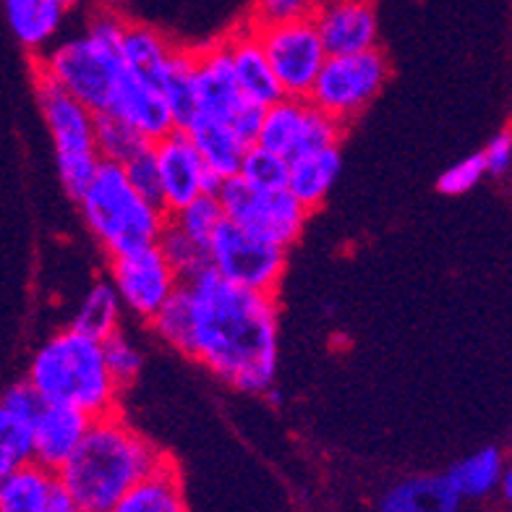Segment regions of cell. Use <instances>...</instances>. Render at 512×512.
<instances>
[{"label": "cell", "instance_id": "28", "mask_svg": "<svg viewBox=\"0 0 512 512\" xmlns=\"http://www.w3.org/2000/svg\"><path fill=\"white\" fill-rule=\"evenodd\" d=\"M173 53H176V45H170L160 32L144 27V24H128L121 45V58L123 66L131 74L142 76L157 87V81H160Z\"/></svg>", "mask_w": 512, "mask_h": 512}, {"label": "cell", "instance_id": "8", "mask_svg": "<svg viewBox=\"0 0 512 512\" xmlns=\"http://www.w3.org/2000/svg\"><path fill=\"white\" fill-rule=\"evenodd\" d=\"M217 199L223 204L228 223L249 230L251 236L277 243L283 249L298 241L309 217V209L288 189L259 191L241 176L223 181Z\"/></svg>", "mask_w": 512, "mask_h": 512}, {"label": "cell", "instance_id": "17", "mask_svg": "<svg viewBox=\"0 0 512 512\" xmlns=\"http://www.w3.org/2000/svg\"><path fill=\"white\" fill-rule=\"evenodd\" d=\"M92 421L95 418L89 413L71 405H42L37 434H34V463L45 465L53 473L61 471L63 465L74 458L81 442L87 439Z\"/></svg>", "mask_w": 512, "mask_h": 512}, {"label": "cell", "instance_id": "7", "mask_svg": "<svg viewBox=\"0 0 512 512\" xmlns=\"http://www.w3.org/2000/svg\"><path fill=\"white\" fill-rule=\"evenodd\" d=\"M390 76V63L379 48L353 55H330L309 102L324 115L348 126L369 108Z\"/></svg>", "mask_w": 512, "mask_h": 512}, {"label": "cell", "instance_id": "19", "mask_svg": "<svg viewBox=\"0 0 512 512\" xmlns=\"http://www.w3.org/2000/svg\"><path fill=\"white\" fill-rule=\"evenodd\" d=\"M196 144L199 155L204 157L207 168L215 173L220 181L236 178L241 173L243 157L249 152L251 144H246L238 136V131L230 123L207 118V115H196L189 126L183 128Z\"/></svg>", "mask_w": 512, "mask_h": 512}, {"label": "cell", "instance_id": "10", "mask_svg": "<svg viewBox=\"0 0 512 512\" xmlns=\"http://www.w3.org/2000/svg\"><path fill=\"white\" fill-rule=\"evenodd\" d=\"M285 97L309 100L311 89L330 58L314 19L256 27Z\"/></svg>", "mask_w": 512, "mask_h": 512}, {"label": "cell", "instance_id": "13", "mask_svg": "<svg viewBox=\"0 0 512 512\" xmlns=\"http://www.w3.org/2000/svg\"><path fill=\"white\" fill-rule=\"evenodd\" d=\"M196 97L199 115L233 123L249 100L238 84L228 40L196 50Z\"/></svg>", "mask_w": 512, "mask_h": 512}, {"label": "cell", "instance_id": "39", "mask_svg": "<svg viewBox=\"0 0 512 512\" xmlns=\"http://www.w3.org/2000/svg\"><path fill=\"white\" fill-rule=\"evenodd\" d=\"M481 155H484L489 176L507 173L512 168V128H502L499 134H494Z\"/></svg>", "mask_w": 512, "mask_h": 512}, {"label": "cell", "instance_id": "5", "mask_svg": "<svg viewBox=\"0 0 512 512\" xmlns=\"http://www.w3.org/2000/svg\"><path fill=\"white\" fill-rule=\"evenodd\" d=\"M34 100L53 139L63 191L76 202L95 181L102 165L97 149V113L40 74H34Z\"/></svg>", "mask_w": 512, "mask_h": 512}, {"label": "cell", "instance_id": "30", "mask_svg": "<svg viewBox=\"0 0 512 512\" xmlns=\"http://www.w3.org/2000/svg\"><path fill=\"white\" fill-rule=\"evenodd\" d=\"M505 455L497 447H481L447 471L452 486L458 489L460 497L479 499L499 489L502 473H505Z\"/></svg>", "mask_w": 512, "mask_h": 512}, {"label": "cell", "instance_id": "12", "mask_svg": "<svg viewBox=\"0 0 512 512\" xmlns=\"http://www.w3.org/2000/svg\"><path fill=\"white\" fill-rule=\"evenodd\" d=\"M157 168L162 183V209L173 215L204 194H217L223 181L207 168L191 136L176 128L155 144Z\"/></svg>", "mask_w": 512, "mask_h": 512}, {"label": "cell", "instance_id": "1", "mask_svg": "<svg viewBox=\"0 0 512 512\" xmlns=\"http://www.w3.org/2000/svg\"><path fill=\"white\" fill-rule=\"evenodd\" d=\"M196 309L194 361L246 395L275 387L280 314L272 293L228 283L215 270L183 280Z\"/></svg>", "mask_w": 512, "mask_h": 512}, {"label": "cell", "instance_id": "25", "mask_svg": "<svg viewBox=\"0 0 512 512\" xmlns=\"http://www.w3.org/2000/svg\"><path fill=\"white\" fill-rule=\"evenodd\" d=\"M311 102L296 100V97H283L275 105L264 110V123L259 131V147L277 152V155L293 157L301 149V139H304L306 118H309Z\"/></svg>", "mask_w": 512, "mask_h": 512}, {"label": "cell", "instance_id": "23", "mask_svg": "<svg viewBox=\"0 0 512 512\" xmlns=\"http://www.w3.org/2000/svg\"><path fill=\"white\" fill-rule=\"evenodd\" d=\"M110 512H189L176 460H165L152 476L134 486Z\"/></svg>", "mask_w": 512, "mask_h": 512}, {"label": "cell", "instance_id": "37", "mask_svg": "<svg viewBox=\"0 0 512 512\" xmlns=\"http://www.w3.org/2000/svg\"><path fill=\"white\" fill-rule=\"evenodd\" d=\"M123 170H126L131 186H134V189L139 191L147 202L162 207V183H160V168H157V157H155V144L144 149L142 155H136L131 162H126Z\"/></svg>", "mask_w": 512, "mask_h": 512}, {"label": "cell", "instance_id": "11", "mask_svg": "<svg viewBox=\"0 0 512 512\" xmlns=\"http://www.w3.org/2000/svg\"><path fill=\"white\" fill-rule=\"evenodd\" d=\"M110 283L115 285L126 311L152 322L168 298L181 288V275L165 259L160 246L131 251L110 259Z\"/></svg>", "mask_w": 512, "mask_h": 512}, {"label": "cell", "instance_id": "16", "mask_svg": "<svg viewBox=\"0 0 512 512\" xmlns=\"http://www.w3.org/2000/svg\"><path fill=\"white\" fill-rule=\"evenodd\" d=\"M108 113L131 123L149 144H157L178 128L168 100L162 97L160 89L152 81L131 74L126 66H123L121 79L115 84Z\"/></svg>", "mask_w": 512, "mask_h": 512}, {"label": "cell", "instance_id": "6", "mask_svg": "<svg viewBox=\"0 0 512 512\" xmlns=\"http://www.w3.org/2000/svg\"><path fill=\"white\" fill-rule=\"evenodd\" d=\"M34 74L66 89L92 113H108L115 84L123 74L121 45L102 42L84 32L42 53L34 63Z\"/></svg>", "mask_w": 512, "mask_h": 512}, {"label": "cell", "instance_id": "35", "mask_svg": "<svg viewBox=\"0 0 512 512\" xmlns=\"http://www.w3.org/2000/svg\"><path fill=\"white\" fill-rule=\"evenodd\" d=\"M102 348H105V361H108L110 374L115 377V382L121 384V390H126L128 384L134 382L139 377V371H142V351L123 332H115L108 340H102Z\"/></svg>", "mask_w": 512, "mask_h": 512}, {"label": "cell", "instance_id": "33", "mask_svg": "<svg viewBox=\"0 0 512 512\" xmlns=\"http://www.w3.org/2000/svg\"><path fill=\"white\" fill-rule=\"evenodd\" d=\"M160 251L165 254L176 272L181 275V280H191V277L202 275L204 270H209V246L194 241L183 233L181 228L168 220V228L162 230L160 241H157Z\"/></svg>", "mask_w": 512, "mask_h": 512}, {"label": "cell", "instance_id": "22", "mask_svg": "<svg viewBox=\"0 0 512 512\" xmlns=\"http://www.w3.org/2000/svg\"><path fill=\"white\" fill-rule=\"evenodd\" d=\"M8 27L16 40L32 53H42L58 34L66 16L61 0H3Z\"/></svg>", "mask_w": 512, "mask_h": 512}, {"label": "cell", "instance_id": "40", "mask_svg": "<svg viewBox=\"0 0 512 512\" xmlns=\"http://www.w3.org/2000/svg\"><path fill=\"white\" fill-rule=\"evenodd\" d=\"M42 512H81V507L76 505V499L68 494V489L61 484V479H58V486H55L53 497H50L48 507H45Z\"/></svg>", "mask_w": 512, "mask_h": 512}, {"label": "cell", "instance_id": "29", "mask_svg": "<svg viewBox=\"0 0 512 512\" xmlns=\"http://www.w3.org/2000/svg\"><path fill=\"white\" fill-rule=\"evenodd\" d=\"M152 330L157 332L162 343L176 348V351L194 356L196 343V309L194 296H191L189 283H181V288L168 298V304L162 306L152 319Z\"/></svg>", "mask_w": 512, "mask_h": 512}, {"label": "cell", "instance_id": "27", "mask_svg": "<svg viewBox=\"0 0 512 512\" xmlns=\"http://www.w3.org/2000/svg\"><path fill=\"white\" fill-rule=\"evenodd\" d=\"M123 301L110 280H97L92 288L84 293L79 309H76L71 327L95 340H108L110 335L121 332Z\"/></svg>", "mask_w": 512, "mask_h": 512}, {"label": "cell", "instance_id": "31", "mask_svg": "<svg viewBox=\"0 0 512 512\" xmlns=\"http://www.w3.org/2000/svg\"><path fill=\"white\" fill-rule=\"evenodd\" d=\"M147 147H152V144L131 123L113 113L97 115V149H100L102 162L126 165L136 155H142Z\"/></svg>", "mask_w": 512, "mask_h": 512}, {"label": "cell", "instance_id": "41", "mask_svg": "<svg viewBox=\"0 0 512 512\" xmlns=\"http://www.w3.org/2000/svg\"><path fill=\"white\" fill-rule=\"evenodd\" d=\"M499 492H502V499L512 507V463L505 465V473H502V481H499Z\"/></svg>", "mask_w": 512, "mask_h": 512}, {"label": "cell", "instance_id": "21", "mask_svg": "<svg viewBox=\"0 0 512 512\" xmlns=\"http://www.w3.org/2000/svg\"><path fill=\"white\" fill-rule=\"evenodd\" d=\"M343 168L340 147L317 149L290 160L288 191L296 196L306 209H317L327 199L330 189L335 186L337 173Z\"/></svg>", "mask_w": 512, "mask_h": 512}, {"label": "cell", "instance_id": "24", "mask_svg": "<svg viewBox=\"0 0 512 512\" xmlns=\"http://www.w3.org/2000/svg\"><path fill=\"white\" fill-rule=\"evenodd\" d=\"M58 486V473L27 463L0 476V512H42Z\"/></svg>", "mask_w": 512, "mask_h": 512}, {"label": "cell", "instance_id": "4", "mask_svg": "<svg viewBox=\"0 0 512 512\" xmlns=\"http://www.w3.org/2000/svg\"><path fill=\"white\" fill-rule=\"evenodd\" d=\"M89 233L113 256L157 246L162 230L168 228V212L147 202L131 186L123 165L102 162L95 181L76 199Z\"/></svg>", "mask_w": 512, "mask_h": 512}, {"label": "cell", "instance_id": "20", "mask_svg": "<svg viewBox=\"0 0 512 512\" xmlns=\"http://www.w3.org/2000/svg\"><path fill=\"white\" fill-rule=\"evenodd\" d=\"M460 494L450 476H411L390 486L379 499V512H458Z\"/></svg>", "mask_w": 512, "mask_h": 512}, {"label": "cell", "instance_id": "18", "mask_svg": "<svg viewBox=\"0 0 512 512\" xmlns=\"http://www.w3.org/2000/svg\"><path fill=\"white\" fill-rule=\"evenodd\" d=\"M225 40H228L238 84H241L246 100L259 105V108H270L277 100H283V87L277 81L270 58L264 53V45L254 24L249 21L246 27L236 29Z\"/></svg>", "mask_w": 512, "mask_h": 512}, {"label": "cell", "instance_id": "15", "mask_svg": "<svg viewBox=\"0 0 512 512\" xmlns=\"http://www.w3.org/2000/svg\"><path fill=\"white\" fill-rule=\"evenodd\" d=\"M314 24L330 55H353L377 48L374 0H319Z\"/></svg>", "mask_w": 512, "mask_h": 512}, {"label": "cell", "instance_id": "34", "mask_svg": "<svg viewBox=\"0 0 512 512\" xmlns=\"http://www.w3.org/2000/svg\"><path fill=\"white\" fill-rule=\"evenodd\" d=\"M238 176L259 191L288 189L290 160L283 155H277V152H270V149L254 144V147H249L246 157H243L241 173H238Z\"/></svg>", "mask_w": 512, "mask_h": 512}, {"label": "cell", "instance_id": "3", "mask_svg": "<svg viewBox=\"0 0 512 512\" xmlns=\"http://www.w3.org/2000/svg\"><path fill=\"white\" fill-rule=\"evenodd\" d=\"M27 382L42 403L71 405L92 418L118 413L121 384L110 374L102 340L74 327L55 332L34 351Z\"/></svg>", "mask_w": 512, "mask_h": 512}, {"label": "cell", "instance_id": "42", "mask_svg": "<svg viewBox=\"0 0 512 512\" xmlns=\"http://www.w3.org/2000/svg\"><path fill=\"white\" fill-rule=\"evenodd\" d=\"M61 3H63V6H66V11H68V8H76V6H79L81 0H61Z\"/></svg>", "mask_w": 512, "mask_h": 512}, {"label": "cell", "instance_id": "26", "mask_svg": "<svg viewBox=\"0 0 512 512\" xmlns=\"http://www.w3.org/2000/svg\"><path fill=\"white\" fill-rule=\"evenodd\" d=\"M157 89L168 100L170 113L178 128H186L199 115V97H196V50L176 48L168 66L162 71Z\"/></svg>", "mask_w": 512, "mask_h": 512}, {"label": "cell", "instance_id": "2", "mask_svg": "<svg viewBox=\"0 0 512 512\" xmlns=\"http://www.w3.org/2000/svg\"><path fill=\"white\" fill-rule=\"evenodd\" d=\"M168 458L121 413H108L92 421L87 439L58 471V479L81 512H110Z\"/></svg>", "mask_w": 512, "mask_h": 512}, {"label": "cell", "instance_id": "14", "mask_svg": "<svg viewBox=\"0 0 512 512\" xmlns=\"http://www.w3.org/2000/svg\"><path fill=\"white\" fill-rule=\"evenodd\" d=\"M42 398L32 384H11L0 400V476L34 463V434L42 411Z\"/></svg>", "mask_w": 512, "mask_h": 512}, {"label": "cell", "instance_id": "36", "mask_svg": "<svg viewBox=\"0 0 512 512\" xmlns=\"http://www.w3.org/2000/svg\"><path fill=\"white\" fill-rule=\"evenodd\" d=\"M319 0H256L251 24L254 27H272L288 21L314 19Z\"/></svg>", "mask_w": 512, "mask_h": 512}, {"label": "cell", "instance_id": "32", "mask_svg": "<svg viewBox=\"0 0 512 512\" xmlns=\"http://www.w3.org/2000/svg\"><path fill=\"white\" fill-rule=\"evenodd\" d=\"M168 220L176 228H181L183 233L194 241L209 246V241L215 238V233L223 228L228 220H225V209L217 199V194H204L199 199H194L191 204L181 207L178 212L168 215Z\"/></svg>", "mask_w": 512, "mask_h": 512}, {"label": "cell", "instance_id": "9", "mask_svg": "<svg viewBox=\"0 0 512 512\" xmlns=\"http://www.w3.org/2000/svg\"><path fill=\"white\" fill-rule=\"evenodd\" d=\"M285 251L288 249L277 243L251 236L249 230L233 223H225L209 241V270H215L233 285L275 296V288L283 280L285 264H288Z\"/></svg>", "mask_w": 512, "mask_h": 512}, {"label": "cell", "instance_id": "38", "mask_svg": "<svg viewBox=\"0 0 512 512\" xmlns=\"http://www.w3.org/2000/svg\"><path fill=\"white\" fill-rule=\"evenodd\" d=\"M484 176H489V170H486L484 155L479 152V155L465 157V160L450 165V168H447L445 173L439 176L437 189H439V194L460 196V194H465V191L476 189Z\"/></svg>", "mask_w": 512, "mask_h": 512}]
</instances>
